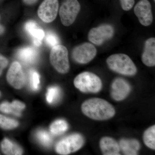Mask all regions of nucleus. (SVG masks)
<instances>
[{"mask_svg": "<svg viewBox=\"0 0 155 155\" xmlns=\"http://www.w3.org/2000/svg\"><path fill=\"white\" fill-rule=\"evenodd\" d=\"M11 106L15 112V115L17 116L21 115V111L25 108V104L18 101H15L11 103Z\"/></svg>", "mask_w": 155, "mask_h": 155, "instance_id": "obj_26", "label": "nucleus"}, {"mask_svg": "<svg viewBox=\"0 0 155 155\" xmlns=\"http://www.w3.org/2000/svg\"><path fill=\"white\" fill-rule=\"evenodd\" d=\"M0 111L6 114H14L15 112L11 106V103L4 102L0 104Z\"/></svg>", "mask_w": 155, "mask_h": 155, "instance_id": "obj_27", "label": "nucleus"}, {"mask_svg": "<svg viewBox=\"0 0 155 155\" xmlns=\"http://www.w3.org/2000/svg\"><path fill=\"white\" fill-rule=\"evenodd\" d=\"M134 12L141 25L147 26L152 23L151 5L148 0H140L134 7Z\"/></svg>", "mask_w": 155, "mask_h": 155, "instance_id": "obj_11", "label": "nucleus"}, {"mask_svg": "<svg viewBox=\"0 0 155 155\" xmlns=\"http://www.w3.org/2000/svg\"><path fill=\"white\" fill-rule=\"evenodd\" d=\"M1 147L2 151L5 155H18L22 153V149L8 138L3 140Z\"/></svg>", "mask_w": 155, "mask_h": 155, "instance_id": "obj_18", "label": "nucleus"}, {"mask_svg": "<svg viewBox=\"0 0 155 155\" xmlns=\"http://www.w3.org/2000/svg\"><path fill=\"white\" fill-rule=\"evenodd\" d=\"M80 9V4L77 0H64L59 11L62 24L66 26L72 25Z\"/></svg>", "mask_w": 155, "mask_h": 155, "instance_id": "obj_6", "label": "nucleus"}, {"mask_svg": "<svg viewBox=\"0 0 155 155\" xmlns=\"http://www.w3.org/2000/svg\"><path fill=\"white\" fill-rule=\"evenodd\" d=\"M37 0H23V2L26 5H33L36 2Z\"/></svg>", "mask_w": 155, "mask_h": 155, "instance_id": "obj_30", "label": "nucleus"}, {"mask_svg": "<svg viewBox=\"0 0 155 155\" xmlns=\"http://www.w3.org/2000/svg\"><path fill=\"white\" fill-rule=\"evenodd\" d=\"M119 145L120 150L126 155H137L140 149L138 140L133 139H123L119 142Z\"/></svg>", "mask_w": 155, "mask_h": 155, "instance_id": "obj_17", "label": "nucleus"}, {"mask_svg": "<svg viewBox=\"0 0 155 155\" xmlns=\"http://www.w3.org/2000/svg\"><path fill=\"white\" fill-rule=\"evenodd\" d=\"M145 144L152 150L155 149V125L149 127L145 131L143 135Z\"/></svg>", "mask_w": 155, "mask_h": 155, "instance_id": "obj_20", "label": "nucleus"}, {"mask_svg": "<svg viewBox=\"0 0 155 155\" xmlns=\"http://www.w3.org/2000/svg\"><path fill=\"white\" fill-rule=\"evenodd\" d=\"M40 76L35 70H31L30 72V85L34 91L38 89L40 84Z\"/></svg>", "mask_w": 155, "mask_h": 155, "instance_id": "obj_24", "label": "nucleus"}, {"mask_svg": "<svg viewBox=\"0 0 155 155\" xmlns=\"http://www.w3.org/2000/svg\"><path fill=\"white\" fill-rule=\"evenodd\" d=\"M107 63L110 69L122 75L132 76L137 72L133 61L125 54L112 55L107 59Z\"/></svg>", "mask_w": 155, "mask_h": 155, "instance_id": "obj_2", "label": "nucleus"}, {"mask_svg": "<svg viewBox=\"0 0 155 155\" xmlns=\"http://www.w3.org/2000/svg\"><path fill=\"white\" fill-rule=\"evenodd\" d=\"M25 29L31 38L34 44L39 46L41 44L42 40L45 36L44 31L38 25L36 22L30 20L25 23Z\"/></svg>", "mask_w": 155, "mask_h": 155, "instance_id": "obj_13", "label": "nucleus"}, {"mask_svg": "<svg viewBox=\"0 0 155 155\" xmlns=\"http://www.w3.org/2000/svg\"><path fill=\"white\" fill-rule=\"evenodd\" d=\"M74 84L78 89L84 93H97L102 87L101 78L94 73L89 72L78 75L74 79Z\"/></svg>", "mask_w": 155, "mask_h": 155, "instance_id": "obj_3", "label": "nucleus"}, {"mask_svg": "<svg viewBox=\"0 0 155 155\" xmlns=\"http://www.w3.org/2000/svg\"><path fill=\"white\" fill-rule=\"evenodd\" d=\"M84 115L95 120H106L113 118L116 114L115 108L106 100L93 98L85 101L81 106Z\"/></svg>", "mask_w": 155, "mask_h": 155, "instance_id": "obj_1", "label": "nucleus"}, {"mask_svg": "<svg viewBox=\"0 0 155 155\" xmlns=\"http://www.w3.org/2000/svg\"><path fill=\"white\" fill-rule=\"evenodd\" d=\"M68 128V123L66 121L63 119H58L51 124L50 130L52 134L59 135L67 131Z\"/></svg>", "mask_w": 155, "mask_h": 155, "instance_id": "obj_19", "label": "nucleus"}, {"mask_svg": "<svg viewBox=\"0 0 155 155\" xmlns=\"http://www.w3.org/2000/svg\"><path fill=\"white\" fill-rule=\"evenodd\" d=\"M131 90L130 84L122 78H116L111 86V96L118 101H123L129 95Z\"/></svg>", "mask_w": 155, "mask_h": 155, "instance_id": "obj_12", "label": "nucleus"}, {"mask_svg": "<svg viewBox=\"0 0 155 155\" xmlns=\"http://www.w3.org/2000/svg\"><path fill=\"white\" fill-rule=\"evenodd\" d=\"M8 59L0 54V75H2L3 70L8 66Z\"/></svg>", "mask_w": 155, "mask_h": 155, "instance_id": "obj_29", "label": "nucleus"}, {"mask_svg": "<svg viewBox=\"0 0 155 155\" xmlns=\"http://www.w3.org/2000/svg\"><path fill=\"white\" fill-rule=\"evenodd\" d=\"M45 41L49 46L53 48L58 45L60 41L58 36L55 33L52 31H48L46 35Z\"/></svg>", "mask_w": 155, "mask_h": 155, "instance_id": "obj_25", "label": "nucleus"}, {"mask_svg": "<svg viewBox=\"0 0 155 155\" xmlns=\"http://www.w3.org/2000/svg\"><path fill=\"white\" fill-rule=\"evenodd\" d=\"M50 59L52 65L59 73L65 74L69 71L68 50L64 46L58 45L53 47Z\"/></svg>", "mask_w": 155, "mask_h": 155, "instance_id": "obj_4", "label": "nucleus"}, {"mask_svg": "<svg viewBox=\"0 0 155 155\" xmlns=\"http://www.w3.org/2000/svg\"><path fill=\"white\" fill-rule=\"evenodd\" d=\"M84 139L78 134L66 137L56 144L55 150L61 155H68L80 150L84 144Z\"/></svg>", "mask_w": 155, "mask_h": 155, "instance_id": "obj_5", "label": "nucleus"}, {"mask_svg": "<svg viewBox=\"0 0 155 155\" xmlns=\"http://www.w3.org/2000/svg\"><path fill=\"white\" fill-rule=\"evenodd\" d=\"M100 146L104 155H120V149L119 144L112 137H102L100 140Z\"/></svg>", "mask_w": 155, "mask_h": 155, "instance_id": "obj_15", "label": "nucleus"}, {"mask_svg": "<svg viewBox=\"0 0 155 155\" xmlns=\"http://www.w3.org/2000/svg\"><path fill=\"white\" fill-rule=\"evenodd\" d=\"M95 47L89 43H84L76 47L72 51V58L77 63L86 64L89 63L96 55Z\"/></svg>", "mask_w": 155, "mask_h": 155, "instance_id": "obj_7", "label": "nucleus"}, {"mask_svg": "<svg viewBox=\"0 0 155 155\" xmlns=\"http://www.w3.org/2000/svg\"><path fill=\"white\" fill-rule=\"evenodd\" d=\"M121 7L124 11H128L133 8L134 0H120Z\"/></svg>", "mask_w": 155, "mask_h": 155, "instance_id": "obj_28", "label": "nucleus"}, {"mask_svg": "<svg viewBox=\"0 0 155 155\" xmlns=\"http://www.w3.org/2000/svg\"><path fill=\"white\" fill-rule=\"evenodd\" d=\"M17 58L22 63L31 64L35 63L38 58V52L34 48L27 47L18 50Z\"/></svg>", "mask_w": 155, "mask_h": 155, "instance_id": "obj_16", "label": "nucleus"}, {"mask_svg": "<svg viewBox=\"0 0 155 155\" xmlns=\"http://www.w3.org/2000/svg\"><path fill=\"white\" fill-rule=\"evenodd\" d=\"M142 61L147 67L155 65V39L151 38L147 40L145 44L144 51L142 55Z\"/></svg>", "mask_w": 155, "mask_h": 155, "instance_id": "obj_14", "label": "nucleus"}, {"mask_svg": "<svg viewBox=\"0 0 155 155\" xmlns=\"http://www.w3.org/2000/svg\"><path fill=\"white\" fill-rule=\"evenodd\" d=\"M7 80L14 88L20 89L24 86L25 81V74L19 62H13L7 74Z\"/></svg>", "mask_w": 155, "mask_h": 155, "instance_id": "obj_9", "label": "nucleus"}, {"mask_svg": "<svg viewBox=\"0 0 155 155\" xmlns=\"http://www.w3.org/2000/svg\"><path fill=\"white\" fill-rule=\"evenodd\" d=\"M58 9V0H44L39 7L38 14L43 22L49 23L55 19Z\"/></svg>", "mask_w": 155, "mask_h": 155, "instance_id": "obj_10", "label": "nucleus"}, {"mask_svg": "<svg viewBox=\"0 0 155 155\" xmlns=\"http://www.w3.org/2000/svg\"><path fill=\"white\" fill-rule=\"evenodd\" d=\"M154 2H155V0H154Z\"/></svg>", "mask_w": 155, "mask_h": 155, "instance_id": "obj_33", "label": "nucleus"}, {"mask_svg": "<svg viewBox=\"0 0 155 155\" xmlns=\"http://www.w3.org/2000/svg\"><path fill=\"white\" fill-rule=\"evenodd\" d=\"M114 32V28L111 25H101L91 29L88 34V39L95 45H101L112 38Z\"/></svg>", "mask_w": 155, "mask_h": 155, "instance_id": "obj_8", "label": "nucleus"}, {"mask_svg": "<svg viewBox=\"0 0 155 155\" xmlns=\"http://www.w3.org/2000/svg\"><path fill=\"white\" fill-rule=\"evenodd\" d=\"M61 91L58 87L52 86L49 87L46 94V100L49 104L56 103L60 98Z\"/></svg>", "mask_w": 155, "mask_h": 155, "instance_id": "obj_23", "label": "nucleus"}, {"mask_svg": "<svg viewBox=\"0 0 155 155\" xmlns=\"http://www.w3.org/2000/svg\"><path fill=\"white\" fill-rule=\"evenodd\" d=\"M36 137L44 146L49 147L52 143L53 138L51 135L45 130H38L36 133Z\"/></svg>", "mask_w": 155, "mask_h": 155, "instance_id": "obj_22", "label": "nucleus"}, {"mask_svg": "<svg viewBox=\"0 0 155 155\" xmlns=\"http://www.w3.org/2000/svg\"><path fill=\"white\" fill-rule=\"evenodd\" d=\"M4 30H5V29L3 26L0 25V34H2L4 32Z\"/></svg>", "mask_w": 155, "mask_h": 155, "instance_id": "obj_31", "label": "nucleus"}, {"mask_svg": "<svg viewBox=\"0 0 155 155\" xmlns=\"http://www.w3.org/2000/svg\"><path fill=\"white\" fill-rule=\"evenodd\" d=\"M0 95H1V92H0Z\"/></svg>", "mask_w": 155, "mask_h": 155, "instance_id": "obj_32", "label": "nucleus"}, {"mask_svg": "<svg viewBox=\"0 0 155 155\" xmlns=\"http://www.w3.org/2000/svg\"><path fill=\"white\" fill-rule=\"evenodd\" d=\"M19 125L17 120L6 117L0 114V127L5 130L16 128Z\"/></svg>", "mask_w": 155, "mask_h": 155, "instance_id": "obj_21", "label": "nucleus"}]
</instances>
